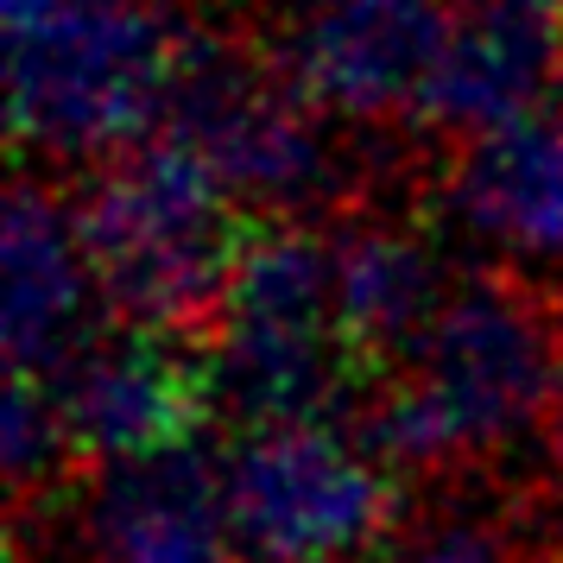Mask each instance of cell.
<instances>
[{
	"instance_id": "6da1fadb",
	"label": "cell",
	"mask_w": 563,
	"mask_h": 563,
	"mask_svg": "<svg viewBox=\"0 0 563 563\" xmlns=\"http://www.w3.org/2000/svg\"><path fill=\"white\" fill-rule=\"evenodd\" d=\"M563 386V342L544 298L512 279L450 285L437 317L361 386V437L399 475L468 468L500 456L526 431H544Z\"/></svg>"
},
{
	"instance_id": "7a4b0ae2",
	"label": "cell",
	"mask_w": 563,
	"mask_h": 563,
	"mask_svg": "<svg viewBox=\"0 0 563 563\" xmlns=\"http://www.w3.org/2000/svg\"><path fill=\"white\" fill-rule=\"evenodd\" d=\"M184 38L158 0H7L20 158L89 172L158 133Z\"/></svg>"
},
{
	"instance_id": "3957f363",
	"label": "cell",
	"mask_w": 563,
	"mask_h": 563,
	"mask_svg": "<svg viewBox=\"0 0 563 563\" xmlns=\"http://www.w3.org/2000/svg\"><path fill=\"white\" fill-rule=\"evenodd\" d=\"M70 203L102 305L128 323L203 342L229 291L234 254L254 229L229 184L178 133L158 128L128 153L89 165Z\"/></svg>"
},
{
	"instance_id": "277c9868",
	"label": "cell",
	"mask_w": 563,
	"mask_h": 563,
	"mask_svg": "<svg viewBox=\"0 0 563 563\" xmlns=\"http://www.w3.org/2000/svg\"><path fill=\"white\" fill-rule=\"evenodd\" d=\"M203 349L216 406L241 431L355 411L367 374L335 323L330 229H310L305 216H254Z\"/></svg>"
},
{
	"instance_id": "5b68a950",
	"label": "cell",
	"mask_w": 563,
	"mask_h": 563,
	"mask_svg": "<svg viewBox=\"0 0 563 563\" xmlns=\"http://www.w3.org/2000/svg\"><path fill=\"white\" fill-rule=\"evenodd\" d=\"M158 128L178 133L247 216H323L355 184L335 146V128L349 121L317 108L279 57L247 38L190 26Z\"/></svg>"
},
{
	"instance_id": "8992f818",
	"label": "cell",
	"mask_w": 563,
	"mask_h": 563,
	"mask_svg": "<svg viewBox=\"0 0 563 563\" xmlns=\"http://www.w3.org/2000/svg\"><path fill=\"white\" fill-rule=\"evenodd\" d=\"M222 494L241 558L361 563L399 526V468L335 418L254 424L222 450Z\"/></svg>"
},
{
	"instance_id": "52a82bcc",
	"label": "cell",
	"mask_w": 563,
	"mask_h": 563,
	"mask_svg": "<svg viewBox=\"0 0 563 563\" xmlns=\"http://www.w3.org/2000/svg\"><path fill=\"white\" fill-rule=\"evenodd\" d=\"M45 393L77 468L190 450L203 443L209 418H222L203 342L128 317H108L45 380Z\"/></svg>"
},
{
	"instance_id": "ba28073f",
	"label": "cell",
	"mask_w": 563,
	"mask_h": 563,
	"mask_svg": "<svg viewBox=\"0 0 563 563\" xmlns=\"http://www.w3.org/2000/svg\"><path fill=\"white\" fill-rule=\"evenodd\" d=\"M456 0H317L298 20L266 32V52L349 128L418 121L443 45H450Z\"/></svg>"
},
{
	"instance_id": "9c48e42d",
	"label": "cell",
	"mask_w": 563,
	"mask_h": 563,
	"mask_svg": "<svg viewBox=\"0 0 563 563\" xmlns=\"http://www.w3.org/2000/svg\"><path fill=\"white\" fill-rule=\"evenodd\" d=\"M551 102H563V0H456L443 64L411 128L450 146Z\"/></svg>"
},
{
	"instance_id": "30bf717a",
	"label": "cell",
	"mask_w": 563,
	"mask_h": 563,
	"mask_svg": "<svg viewBox=\"0 0 563 563\" xmlns=\"http://www.w3.org/2000/svg\"><path fill=\"white\" fill-rule=\"evenodd\" d=\"M443 203L468 241L519 273L563 266V102L462 133L443 158Z\"/></svg>"
},
{
	"instance_id": "8fae6325",
	"label": "cell",
	"mask_w": 563,
	"mask_h": 563,
	"mask_svg": "<svg viewBox=\"0 0 563 563\" xmlns=\"http://www.w3.org/2000/svg\"><path fill=\"white\" fill-rule=\"evenodd\" d=\"M114 310L82 254L77 203L20 172L7 197V374L52 380Z\"/></svg>"
},
{
	"instance_id": "7c38bea8",
	"label": "cell",
	"mask_w": 563,
	"mask_h": 563,
	"mask_svg": "<svg viewBox=\"0 0 563 563\" xmlns=\"http://www.w3.org/2000/svg\"><path fill=\"white\" fill-rule=\"evenodd\" d=\"M89 563H241L222 494V456L165 450L108 462L82 512Z\"/></svg>"
},
{
	"instance_id": "4fadbf2b",
	"label": "cell",
	"mask_w": 563,
	"mask_h": 563,
	"mask_svg": "<svg viewBox=\"0 0 563 563\" xmlns=\"http://www.w3.org/2000/svg\"><path fill=\"white\" fill-rule=\"evenodd\" d=\"M330 291L335 323L349 335L361 374L374 380L437 317V305L450 298V279H443L437 247L418 229L355 209V216L330 222Z\"/></svg>"
},
{
	"instance_id": "5bb4252c",
	"label": "cell",
	"mask_w": 563,
	"mask_h": 563,
	"mask_svg": "<svg viewBox=\"0 0 563 563\" xmlns=\"http://www.w3.org/2000/svg\"><path fill=\"white\" fill-rule=\"evenodd\" d=\"M386 563H507V544L487 532V526H431L411 544H399Z\"/></svg>"
},
{
	"instance_id": "9a60e30c",
	"label": "cell",
	"mask_w": 563,
	"mask_h": 563,
	"mask_svg": "<svg viewBox=\"0 0 563 563\" xmlns=\"http://www.w3.org/2000/svg\"><path fill=\"white\" fill-rule=\"evenodd\" d=\"M544 437H551V456H558V468H563V386H558V406H551V418H544Z\"/></svg>"
},
{
	"instance_id": "2e32d148",
	"label": "cell",
	"mask_w": 563,
	"mask_h": 563,
	"mask_svg": "<svg viewBox=\"0 0 563 563\" xmlns=\"http://www.w3.org/2000/svg\"><path fill=\"white\" fill-rule=\"evenodd\" d=\"M241 563H254V558H241Z\"/></svg>"
}]
</instances>
